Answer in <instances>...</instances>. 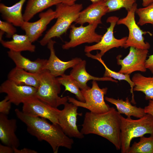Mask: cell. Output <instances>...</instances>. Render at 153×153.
I'll use <instances>...</instances> for the list:
<instances>
[{"instance_id":"ab89813d","label":"cell","mask_w":153,"mask_h":153,"mask_svg":"<svg viewBox=\"0 0 153 153\" xmlns=\"http://www.w3.org/2000/svg\"><path fill=\"white\" fill-rule=\"evenodd\" d=\"M4 32L3 31L1 30L0 31V41L2 40V37Z\"/></svg>"},{"instance_id":"ffe728a7","label":"cell","mask_w":153,"mask_h":153,"mask_svg":"<svg viewBox=\"0 0 153 153\" xmlns=\"http://www.w3.org/2000/svg\"><path fill=\"white\" fill-rule=\"evenodd\" d=\"M8 79L20 85L34 87L37 88L40 82V74L28 72L15 67L8 73Z\"/></svg>"},{"instance_id":"8fae6325","label":"cell","mask_w":153,"mask_h":153,"mask_svg":"<svg viewBox=\"0 0 153 153\" xmlns=\"http://www.w3.org/2000/svg\"><path fill=\"white\" fill-rule=\"evenodd\" d=\"M22 111L33 117L43 118L53 124H58V116L60 110L42 101L35 97L28 98L23 103Z\"/></svg>"},{"instance_id":"4dcf8cb0","label":"cell","mask_w":153,"mask_h":153,"mask_svg":"<svg viewBox=\"0 0 153 153\" xmlns=\"http://www.w3.org/2000/svg\"><path fill=\"white\" fill-rule=\"evenodd\" d=\"M11 23L7 21L0 20V29L6 33V37H12L16 32V28Z\"/></svg>"},{"instance_id":"f546056e","label":"cell","mask_w":153,"mask_h":153,"mask_svg":"<svg viewBox=\"0 0 153 153\" xmlns=\"http://www.w3.org/2000/svg\"><path fill=\"white\" fill-rule=\"evenodd\" d=\"M108 12L124 8L127 11L130 10L136 0H105Z\"/></svg>"},{"instance_id":"277c9868","label":"cell","mask_w":153,"mask_h":153,"mask_svg":"<svg viewBox=\"0 0 153 153\" xmlns=\"http://www.w3.org/2000/svg\"><path fill=\"white\" fill-rule=\"evenodd\" d=\"M121 148L122 153H128L133 139L149 134L153 135V117L146 114L138 119L121 117Z\"/></svg>"},{"instance_id":"9a60e30c","label":"cell","mask_w":153,"mask_h":153,"mask_svg":"<svg viewBox=\"0 0 153 153\" xmlns=\"http://www.w3.org/2000/svg\"><path fill=\"white\" fill-rule=\"evenodd\" d=\"M56 42L50 40L47 44V47L50 52L49 59L47 60L44 69L48 70L51 74L55 77L61 76L65 74L66 70L73 68L82 60L76 58L67 61L60 60L56 56L54 46Z\"/></svg>"},{"instance_id":"2e32d148","label":"cell","mask_w":153,"mask_h":153,"mask_svg":"<svg viewBox=\"0 0 153 153\" xmlns=\"http://www.w3.org/2000/svg\"><path fill=\"white\" fill-rule=\"evenodd\" d=\"M108 11L105 0L92 3L80 12L75 22L81 25L86 23L89 24H101V18L108 12Z\"/></svg>"},{"instance_id":"f35d334b","label":"cell","mask_w":153,"mask_h":153,"mask_svg":"<svg viewBox=\"0 0 153 153\" xmlns=\"http://www.w3.org/2000/svg\"><path fill=\"white\" fill-rule=\"evenodd\" d=\"M61 3L67 5H70V0H60Z\"/></svg>"},{"instance_id":"d6986e66","label":"cell","mask_w":153,"mask_h":153,"mask_svg":"<svg viewBox=\"0 0 153 153\" xmlns=\"http://www.w3.org/2000/svg\"><path fill=\"white\" fill-rule=\"evenodd\" d=\"M86 61L82 60L72 68L70 74L77 82L80 89L81 90H86L90 88L87 84V82L90 80L118 82L116 80L111 78L103 76L98 77L91 75L86 71Z\"/></svg>"},{"instance_id":"d590c367","label":"cell","mask_w":153,"mask_h":153,"mask_svg":"<svg viewBox=\"0 0 153 153\" xmlns=\"http://www.w3.org/2000/svg\"><path fill=\"white\" fill-rule=\"evenodd\" d=\"M14 153H37L38 152L33 150L27 148H24L21 149H18L17 148H13Z\"/></svg>"},{"instance_id":"44dd1931","label":"cell","mask_w":153,"mask_h":153,"mask_svg":"<svg viewBox=\"0 0 153 153\" xmlns=\"http://www.w3.org/2000/svg\"><path fill=\"white\" fill-rule=\"evenodd\" d=\"M26 0H20L10 7L0 3V12L3 19L14 26L21 27L24 22L22 11L23 5Z\"/></svg>"},{"instance_id":"5bb4252c","label":"cell","mask_w":153,"mask_h":153,"mask_svg":"<svg viewBox=\"0 0 153 153\" xmlns=\"http://www.w3.org/2000/svg\"><path fill=\"white\" fill-rule=\"evenodd\" d=\"M56 15L55 11L50 8L41 13L39 15V19L37 21L32 22L24 21L21 27L33 43L41 36L47 25L55 18Z\"/></svg>"},{"instance_id":"ba28073f","label":"cell","mask_w":153,"mask_h":153,"mask_svg":"<svg viewBox=\"0 0 153 153\" xmlns=\"http://www.w3.org/2000/svg\"><path fill=\"white\" fill-rule=\"evenodd\" d=\"M137 8V4L135 3L131 9L127 11L126 16L119 19L117 24L125 25L129 30L128 36L123 47L126 48L129 47H133L148 50L150 48V45L148 42L144 41V38L143 35L148 33L151 36L152 34L149 31L141 30L136 23L135 14Z\"/></svg>"},{"instance_id":"1f68e13d","label":"cell","mask_w":153,"mask_h":153,"mask_svg":"<svg viewBox=\"0 0 153 153\" xmlns=\"http://www.w3.org/2000/svg\"><path fill=\"white\" fill-rule=\"evenodd\" d=\"M11 102L7 96L0 102V113L5 115L8 114L11 109Z\"/></svg>"},{"instance_id":"7a4b0ae2","label":"cell","mask_w":153,"mask_h":153,"mask_svg":"<svg viewBox=\"0 0 153 153\" xmlns=\"http://www.w3.org/2000/svg\"><path fill=\"white\" fill-rule=\"evenodd\" d=\"M15 112L18 118L26 125L28 132L38 141L46 142L54 153L58 152L60 147L72 148L73 139L64 133L59 124H51L43 118L27 115L18 109Z\"/></svg>"},{"instance_id":"52a82bcc","label":"cell","mask_w":153,"mask_h":153,"mask_svg":"<svg viewBox=\"0 0 153 153\" xmlns=\"http://www.w3.org/2000/svg\"><path fill=\"white\" fill-rule=\"evenodd\" d=\"M108 88H101L96 81L93 80L92 87L86 90H81L85 102H82L69 96L68 101L78 107H82L89 110L90 112L101 114L109 110L110 107L105 101L104 96L107 93Z\"/></svg>"},{"instance_id":"7c38bea8","label":"cell","mask_w":153,"mask_h":153,"mask_svg":"<svg viewBox=\"0 0 153 153\" xmlns=\"http://www.w3.org/2000/svg\"><path fill=\"white\" fill-rule=\"evenodd\" d=\"M60 110L58 117L59 125L64 133L70 137L82 139L84 135L79 131L77 125L78 107L67 102Z\"/></svg>"},{"instance_id":"484cf974","label":"cell","mask_w":153,"mask_h":153,"mask_svg":"<svg viewBox=\"0 0 153 153\" xmlns=\"http://www.w3.org/2000/svg\"><path fill=\"white\" fill-rule=\"evenodd\" d=\"M57 79L61 85L65 87V91H68L74 94L79 101L85 102L84 97L77 82L71 75L65 74L57 78Z\"/></svg>"},{"instance_id":"f1b7e54d","label":"cell","mask_w":153,"mask_h":153,"mask_svg":"<svg viewBox=\"0 0 153 153\" xmlns=\"http://www.w3.org/2000/svg\"><path fill=\"white\" fill-rule=\"evenodd\" d=\"M135 13L139 17L138 25L142 26L150 24L153 27V2L143 8H137Z\"/></svg>"},{"instance_id":"cb8c5ba5","label":"cell","mask_w":153,"mask_h":153,"mask_svg":"<svg viewBox=\"0 0 153 153\" xmlns=\"http://www.w3.org/2000/svg\"><path fill=\"white\" fill-rule=\"evenodd\" d=\"M61 3L60 0H28L23 14L24 20L29 21L37 13Z\"/></svg>"},{"instance_id":"8992f818","label":"cell","mask_w":153,"mask_h":153,"mask_svg":"<svg viewBox=\"0 0 153 153\" xmlns=\"http://www.w3.org/2000/svg\"><path fill=\"white\" fill-rule=\"evenodd\" d=\"M119 19L116 16H111L107 18L106 22L110 23V26L100 41L94 45L85 46L84 51L86 53V55L87 56L94 59L101 58L105 53L110 49L124 47L128 37L118 39L114 35V29Z\"/></svg>"},{"instance_id":"3957f363","label":"cell","mask_w":153,"mask_h":153,"mask_svg":"<svg viewBox=\"0 0 153 153\" xmlns=\"http://www.w3.org/2000/svg\"><path fill=\"white\" fill-rule=\"evenodd\" d=\"M56 5V21L39 41L42 46L47 44L52 38L60 37L66 33L72 23L78 18L83 8L80 4L69 5L61 3Z\"/></svg>"},{"instance_id":"836d02e7","label":"cell","mask_w":153,"mask_h":153,"mask_svg":"<svg viewBox=\"0 0 153 153\" xmlns=\"http://www.w3.org/2000/svg\"><path fill=\"white\" fill-rule=\"evenodd\" d=\"M14 150L12 147L0 144V153H13Z\"/></svg>"},{"instance_id":"7402d4cb","label":"cell","mask_w":153,"mask_h":153,"mask_svg":"<svg viewBox=\"0 0 153 153\" xmlns=\"http://www.w3.org/2000/svg\"><path fill=\"white\" fill-rule=\"evenodd\" d=\"M105 99L107 101L114 105L119 113L124 114L128 117L133 116L140 118L146 114L144 108L132 105L128 97L126 98L125 101L122 99H116L107 97Z\"/></svg>"},{"instance_id":"9c48e42d","label":"cell","mask_w":153,"mask_h":153,"mask_svg":"<svg viewBox=\"0 0 153 153\" xmlns=\"http://www.w3.org/2000/svg\"><path fill=\"white\" fill-rule=\"evenodd\" d=\"M98 24H88L86 26L81 25L79 27H76L74 25L71 26L69 35L70 40L62 45V48L67 50L84 43L99 42L103 35L98 34L95 32Z\"/></svg>"},{"instance_id":"4316f807","label":"cell","mask_w":153,"mask_h":153,"mask_svg":"<svg viewBox=\"0 0 153 153\" xmlns=\"http://www.w3.org/2000/svg\"><path fill=\"white\" fill-rule=\"evenodd\" d=\"M95 59L98 60L102 64L105 68V71L103 77L113 78L114 79H117L120 81L125 80L129 84L131 87L130 92L132 94L131 100V102L134 104H135L136 103L134 99L133 93V88L135 86V84L131 79H130V75L124 74L112 71L107 67L101 58H97Z\"/></svg>"},{"instance_id":"6da1fadb","label":"cell","mask_w":153,"mask_h":153,"mask_svg":"<svg viewBox=\"0 0 153 153\" xmlns=\"http://www.w3.org/2000/svg\"><path fill=\"white\" fill-rule=\"evenodd\" d=\"M121 116L113 107L101 114L86 112L80 132L84 135L93 134L102 137L113 144L117 150H121Z\"/></svg>"},{"instance_id":"d4e9b609","label":"cell","mask_w":153,"mask_h":153,"mask_svg":"<svg viewBox=\"0 0 153 153\" xmlns=\"http://www.w3.org/2000/svg\"><path fill=\"white\" fill-rule=\"evenodd\" d=\"M131 79L135 84L133 91L143 92L146 100L153 99V76L146 77L136 73Z\"/></svg>"},{"instance_id":"30bf717a","label":"cell","mask_w":153,"mask_h":153,"mask_svg":"<svg viewBox=\"0 0 153 153\" xmlns=\"http://www.w3.org/2000/svg\"><path fill=\"white\" fill-rule=\"evenodd\" d=\"M148 52V50L130 47L128 54L123 59L119 55L116 57L117 63L121 66L118 72L130 75L136 71H146L145 62Z\"/></svg>"},{"instance_id":"e575fe53","label":"cell","mask_w":153,"mask_h":153,"mask_svg":"<svg viewBox=\"0 0 153 153\" xmlns=\"http://www.w3.org/2000/svg\"><path fill=\"white\" fill-rule=\"evenodd\" d=\"M145 112L150 114L153 117V99L149 100L148 105L144 108Z\"/></svg>"},{"instance_id":"603a6c76","label":"cell","mask_w":153,"mask_h":153,"mask_svg":"<svg viewBox=\"0 0 153 153\" xmlns=\"http://www.w3.org/2000/svg\"><path fill=\"white\" fill-rule=\"evenodd\" d=\"M12 39L9 41H0L2 45L9 50L15 52H21L28 51L33 52L35 51V46L32 44L28 36L26 34H15L12 37Z\"/></svg>"},{"instance_id":"74e56055","label":"cell","mask_w":153,"mask_h":153,"mask_svg":"<svg viewBox=\"0 0 153 153\" xmlns=\"http://www.w3.org/2000/svg\"><path fill=\"white\" fill-rule=\"evenodd\" d=\"M77 0H70V5H72L73 4H75V2ZM92 3H94L95 2H97L99 1H103V0H90Z\"/></svg>"},{"instance_id":"5b68a950","label":"cell","mask_w":153,"mask_h":153,"mask_svg":"<svg viewBox=\"0 0 153 153\" xmlns=\"http://www.w3.org/2000/svg\"><path fill=\"white\" fill-rule=\"evenodd\" d=\"M61 84L49 71L44 69L40 73V82L35 97L51 106L57 108L68 101L69 96L60 97Z\"/></svg>"},{"instance_id":"ac0fdd59","label":"cell","mask_w":153,"mask_h":153,"mask_svg":"<svg viewBox=\"0 0 153 153\" xmlns=\"http://www.w3.org/2000/svg\"><path fill=\"white\" fill-rule=\"evenodd\" d=\"M7 52L8 56L16 67L30 73L37 74H40L44 70L47 60L38 58L32 61L23 56L20 52L9 50Z\"/></svg>"},{"instance_id":"d6a6232c","label":"cell","mask_w":153,"mask_h":153,"mask_svg":"<svg viewBox=\"0 0 153 153\" xmlns=\"http://www.w3.org/2000/svg\"><path fill=\"white\" fill-rule=\"evenodd\" d=\"M145 67L153 74V54L148 56L145 62Z\"/></svg>"},{"instance_id":"83f0119b","label":"cell","mask_w":153,"mask_h":153,"mask_svg":"<svg viewBox=\"0 0 153 153\" xmlns=\"http://www.w3.org/2000/svg\"><path fill=\"white\" fill-rule=\"evenodd\" d=\"M128 153H153V135L140 137L139 141L130 147Z\"/></svg>"},{"instance_id":"4fadbf2b","label":"cell","mask_w":153,"mask_h":153,"mask_svg":"<svg viewBox=\"0 0 153 153\" xmlns=\"http://www.w3.org/2000/svg\"><path fill=\"white\" fill-rule=\"evenodd\" d=\"M37 89L33 86L17 84L7 79L1 85L0 92L6 94L12 103L18 105L28 98L35 97Z\"/></svg>"},{"instance_id":"8d00e7d4","label":"cell","mask_w":153,"mask_h":153,"mask_svg":"<svg viewBox=\"0 0 153 153\" xmlns=\"http://www.w3.org/2000/svg\"><path fill=\"white\" fill-rule=\"evenodd\" d=\"M153 2V0H142V5L146 7Z\"/></svg>"},{"instance_id":"e0dca14e","label":"cell","mask_w":153,"mask_h":153,"mask_svg":"<svg viewBox=\"0 0 153 153\" xmlns=\"http://www.w3.org/2000/svg\"><path fill=\"white\" fill-rule=\"evenodd\" d=\"M17 128L16 119H9L7 115L0 113V140L3 144L18 148L20 143L15 133Z\"/></svg>"}]
</instances>
